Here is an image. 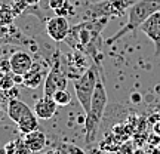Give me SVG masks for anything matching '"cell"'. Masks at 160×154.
Segmentation results:
<instances>
[{"label":"cell","instance_id":"1","mask_svg":"<svg viewBox=\"0 0 160 154\" xmlns=\"http://www.w3.org/2000/svg\"><path fill=\"white\" fill-rule=\"evenodd\" d=\"M108 22V18H93L92 21H86L79 25H74L70 28L65 42L74 49L85 52L86 55L97 62L98 68L99 65V57H101V33L104 27Z\"/></svg>","mask_w":160,"mask_h":154},{"label":"cell","instance_id":"12","mask_svg":"<svg viewBox=\"0 0 160 154\" xmlns=\"http://www.w3.org/2000/svg\"><path fill=\"white\" fill-rule=\"evenodd\" d=\"M42 83H43V71H42V65L34 62L33 68L30 70L27 74L22 76V83H21V85H24L25 87H28V89H36V87H39Z\"/></svg>","mask_w":160,"mask_h":154},{"label":"cell","instance_id":"13","mask_svg":"<svg viewBox=\"0 0 160 154\" xmlns=\"http://www.w3.org/2000/svg\"><path fill=\"white\" fill-rule=\"evenodd\" d=\"M18 129L21 133H30V132L36 131V129H39V119H37V116L33 113V114L27 116L25 119H22L21 122H18L17 123Z\"/></svg>","mask_w":160,"mask_h":154},{"label":"cell","instance_id":"9","mask_svg":"<svg viewBox=\"0 0 160 154\" xmlns=\"http://www.w3.org/2000/svg\"><path fill=\"white\" fill-rule=\"evenodd\" d=\"M34 111L30 108L25 102H22L21 99L18 98H13V99H9L8 101V105H6V114L8 117L13 122V123H18L22 119H25L27 116L33 114Z\"/></svg>","mask_w":160,"mask_h":154},{"label":"cell","instance_id":"18","mask_svg":"<svg viewBox=\"0 0 160 154\" xmlns=\"http://www.w3.org/2000/svg\"><path fill=\"white\" fill-rule=\"evenodd\" d=\"M92 154H108V153H104V151H99V150H92Z\"/></svg>","mask_w":160,"mask_h":154},{"label":"cell","instance_id":"19","mask_svg":"<svg viewBox=\"0 0 160 154\" xmlns=\"http://www.w3.org/2000/svg\"><path fill=\"white\" fill-rule=\"evenodd\" d=\"M154 132L160 135V123H159V125H156V126H154Z\"/></svg>","mask_w":160,"mask_h":154},{"label":"cell","instance_id":"6","mask_svg":"<svg viewBox=\"0 0 160 154\" xmlns=\"http://www.w3.org/2000/svg\"><path fill=\"white\" fill-rule=\"evenodd\" d=\"M70 22L67 17L55 15L46 22V33L53 42H65L70 33Z\"/></svg>","mask_w":160,"mask_h":154},{"label":"cell","instance_id":"10","mask_svg":"<svg viewBox=\"0 0 160 154\" xmlns=\"http://www.w3.org/2000/svg\"><path fill=\"white\" fill-rule=\"evenodd\" d=\"M57 108H58V105H57V102L53 101V98L48 97V95H43L40 99L36 101L34 107H33V111H34V114L37 116V119L49 120L55 116Z\"/></svg>","mask_w":160,"mask_h":154},{"label":"cell","instance_id":"7","mask_svg":"<svg viewBox=\"0 0 160 154\" xmlns=\"http://www.w3.org/2000/svg\"><path fill=\"white\" fill-rule=\"evenodd\" d=\"M9 65H11V73L15 76L27 74L34 65V59L25 51L13 52L9 58Z\"/></svg>","mask_w":160,"mask_h":154},{"label":"cell","instance_id":"14","mask_svg":"<svg viewBox=\"0 0 160 154\" xmlns=\"http://www.w3.org/2000/svg\"><path fill=\"white\" fill-rule=\"evenodd\" d=\"M49 7L61 17H65L67 13H73V6L70 5L68 0H49Z\"/></svg>","mask_w":160,"mask_h":154},{"label":"cell","instance_id":"4","mask_svg":"<svg viewBox=\"0 0 160 154\" xmlns=\"http://www.w3.org/2000/svg\"><path fill=\"white\" fill-rule=\"evenodd\" d=\"M98 80H99V76H98L97 67H91V68L85 70L73 83L74 85L76 98L79 101L80 107L85 111V114H88L89 110H91L92 97H93Z\"/></svg>","mask_w":160,"mask_h":154},{"label":"cell","instance_id":"8","mask_svg":"<svg viewBox=\"0 0 160 154\" xmlns=\"http://www.w3.org/2000/svg\"><path fill=\"white\" fill-rule=\"evenodd\" d=\"M139 30L154 43V47H156L154 53L156 57H159L160 55V11L154 12L151 17L147 18V21L139 27Z\"/></svg>","mask_w":160,"mask_h":154},{"label":"cell","instance_id":"5","mask_svg":"<svg viewBox=\"0 0 160 154\" xmlns=\"http://www.w3.org/2000/svg\"><path fill=\"white\" fill-rule=\"evenodd\" d=\"M68 85V77L64 73L62 70L59 68V65L55 64L46 74V79L43 82V92L48 97H52L57 91L61 89H67Z\"/></svg>","mask_w":160,"mask_h":154},{"label":"cell","instance_id":"2","mask_svg":"<svg viewBox=\"0 0 160 154\" xmlns=\"http://www.w3.org/2000/svg\"><path fill=\"white\" fill-rule=\"evenodd\" d=\"M157 11H160V0H138V2H133L128 9V22H126V25H123L114 36L107 39L105 43L113 45L114 42L125 37L126 34L139 30V27L147 21V18L151 17Z\"/></svg>","mask_w":160,"mask_h":154},{"label":"cell","instance_id":"3","mask_svg":"<svg viewBox=\"0 0 160 154\" xmlns=\"http://www.w3.org/2000/svg\"><path fill=\"white\" fill-rule=\"evenodd\" d=\"M107 102H108V97H107V91H105L104 82L98 80L93 97H92L91 110L86 114L85 119V141L88 144H92L95 141V138H97L98 129H99L101 120L104 117V111H105Z\"/></svg>","mask_w":160,"mask_h":154},{"label":"cell","instance_id":"21","mask_svg":"<svg viewBox=\"0 0 160 154\" xmlns=\"http://www.w3.org/2000/svg\"><path fill=\"white\" fill-rule=\"evenodd\" d=\"M2 110H3V104L0 102V114H2Z\"/></svg>","mask_w":160,"mask_h":154},{"label":"cell","instance_id":"11","mask_svg":"<svg viewBox=\"0 0 160 154\" xmlns=\"http://www.w3.org/2000/svg\"><path fill=\"white\" fill-rule=\"evenodd\" d=\"M24 144H25V147L30 150V153L42 151L43 147L46 145V135L40 131V129H36V131L30 132V133H25Z\"/></svg>","mask_w":160,"mask_h":154},{"label":"cell","instance_id":"17","mask_svg":"<svg viewBox=\"0 0 160 154\" xmlns=\"http://www.w3.org/2000/svg\"><path fill=\"white\" fill-rule=\"evenodd\" d=\"M24 2H25V5H27V6H30V5L33 6V5H37L40 0H24Z\"/></svg>","mask_w":160,"mask_h":154},{"label":"cell","instance_id":"20","mask_svg":"<svg viewBox=\"0 0 160 154\" xmlns=\"http://www.w3.org/2000/svg\"><path fill=\"white\" fill-rule=\"evenodd\" d=\"M135 154H145V153H144L142 150H138V151H135Z\"/></svg>","mask_w":160,"mask_h":154},{"label":"cell","instance_id":"15","mask_svg":"<svg viewBox=\"0 0 160 154\" xmlns=\"http://www.w3.org/2000/svg\"><path fill=\"white\" fill-rule=\"evenodd\" d=\"M53 101L57 102L58 107H67L68 104H71V95L67 89H61V91H57L53 95Z\"/></svg>","mask_w":160,"mask_h":154},{"label":"cell","instance_id":"16","mask_svg":"<svg viewBox=\"0 0 160 154\" xmlns=\"http://www.w3.org/2000/svg\"><path fill=\"white\" fill-rule=\"evenodd\" d=\"M15 12H12L8 6H0V25H8L13 21Z\"/></svg>","mask_w":160,"mask_h":154}]
</instances>
